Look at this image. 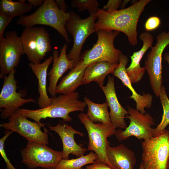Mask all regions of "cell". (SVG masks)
Returning <instances> with one entry per match:
<instances>
[{"label": "cell", "instance_id": "1", "mask_svg": "<svg viewBox=\"0 0 169 169\" xmlns=\"http://www.w3.org/2000/svg\"><path fill=\"white\" fill-rule=\"evenodd\" d=\"M150 0H140L128 7L113 11L99 8L96 13L95 32L99 30L122 32L128 38L129 44L135 46L138 43L137 27L140 16Z\"/></svg>", "mask_w": 169, "mask_h": 169}, {"label": "cell", "instance_id": "2", "mask_svg": "<svg viewBox=\"0 0 169 169\" xmlns=\"http://www.w3.org/2000/svg\"><path fill=\"white\" fill-rule=\"evenodd\" d=\"M79 98L77 92L67 95H60L51 97V104L45 108L34 110L22 108L19 110L27 118L38 123L42 119L48 118H60L64 122H69L72 120L69 115L70 113L84 111L86 106L84 101L79 100Z\"/></svg>", "mask_w": 169, "mask_h": 169}, {"label": "cell", "instance_id": "3", "mask_svg": "<svg viewBox=\"0 0 169 169\" xmlns=\"http://www.w3.org/2000/svg\"><path fill=\"white\" fill-rule=\"evenodd\" d=\"M69 16V12L65 13L59 9L55 0H45L34 12L28 15L20 16L16 23L25 28L37 25L51 27L56 30L67 42L69 43L70 40L65 27Z\"/></svg>", "mask_w": 169, "mask_h": 169}, {"label": "cell", "instance_id": "4", "mask_svg": "<svg viewBox=\"0 0 169 169\" xmlns=\"http://www.w3.org/2000/svg\"><path fill=\"white\" fill-rule=\"evenodd\" d=\"M95 32L98 36L96 43L90 49L86 50L80 55L76 66L87 68L90 65L100 62L118 64L122 53L115 48L114 41L120 32L105 30H99Z\"/></svg>", "mask_w": 169, "mask_h": 169}, {"label": "cell", "instance_id": "5", "mask_svg": "<svg viewBox=\"0 0 169 169\" xmlns=\"http://www.w3.org/2000/svg\"><path fill=\"white\" fill-rule=\"evenodd\" d=\"M78 117L88 134L87 150L94 152L97 156L96 162L104 163L112 169H117L110 161L106 152L107 148L110 146L107 138L115 134L116 128L112 125L94 123L84 113L79 114Z\"/></svg>", "mask_w": 169, "mask_h": 169}, {"label": "cell", "instance_id": "6", "mask_svg": "<svg viewBox=\"0 0 169 169\" xmlns=\"http://www.w3.org/2000/svg\"><path fill=\"white\" fill-rule=\"evenodd\" d=\"M142 163L145 169H168L169 134L166 129L142 142Z\"/></svg>", "mask_w": 169, "mask_h": 169}, {"label": "cell", "instance_id": "7", "mask_svg": "<svg viewBox=\"0 0 169 169\" xmlns=\"http://www.w3.org/2000/svg\"><path fill=\"white\" fill-rule=\"evenodd\" d=\"M69 13L65 27L73 37L74 41L73 47L67 56L69 59L73 60L74 67L79 61L82 47L86 40L95 32L94 25L96 14L90 15L87 18L82 19L73 11L69 12Z\"/></svg>", "mask_w": 169, "mask_h": 169}, {"label": "cell", "instance_id": "8", "mask_svg": "<svg viewBox=\"0 0 169 169\" xmlns=\"http://www.w3.org/2000/svg\"><path fill=\"white\" fill-rule=\"evenodd\" d=\"M20 153L22 162L30 169L38 167L54 169L63 159L62 151L54 150L45 144L31 141H28Z\"/></svg>", "mask_w": 169, "mask_h": 169}, {"label": "cell", "instance_id": "9", "mask_svg": "<svg viewBox=\"0 0 169 169\" xmlns=\"http://www.w3.org/2000/svg\"><path fill=\"white\" fill-rule=\"evenodd\" d=\"M20 38L25 54L30 62L40 63L52 50L49 33L42 27L25 28Z\"/></svg>", "mask_w": 169, "mask_h": 169}, {"label": "cell", "instance_id": "10", "mask_svg": "<svg viewBox=\"0 0 169 169\" xmlns=\"http://www.w3.org/2000/svg\"><path fill=\"white\" fill-rule=\"evenodd\" d=\"M156 45L151 48L144 63L149 76L150 84L153 93L159 97L162 83V60L163 53L169 45V31H163L156 37Z\"/></svg>", "mask_w": 169, "mask_h": 169}, {"label": "cell", "instance_id": "11", "mask_svg": "<svg viewBox=\"0 0 169 169\" xmlns=\"http://www.w3.org/2000/svg\"><path fill=\"white\" fill-rule=\"evenodd\" d=\"M129 115L125 118L130 120V124L125 130L119 129L115 134L117 140L121 141L134 136L141 140H147L154 137V119L149 113L142 114L136 109L127 106Z\"/></svg>", "mask_w": 169, "mask_h": 169}, {"label": "cell", "instance_id": "12", "mask_svg": "<svg viewBox=\"0 0 169 169\" xmlns=\"http://www.w3.org/2000/svg\"><path fill=\"white\" fill-rule=\"evenodd\" d=\"M19 109L8 118V122H3L0 126L18 133L28 141H35L46 145L49 144L48 131L41 129L46 124L32 122L28 120Z\"/></svg>", "mask_w": 169, "mask_h": 169}, {"label": "cell", "instance_id": "13", "mask_svg": "<svg viewBox=\"0 0 169 169\" xmlns=\"http://www.w3.org/2000/svg\"><path fill=\"white\" fill-rule=\"evenodd\" d=\"M25 54L20 37L17 32H7L0 41V78L8 74L18 65L22 55Z\"/></svg>", "mask_w": 169, "mask_h": 169}, {"label": "cell", "instance_id": "14", "mask_svg": "<svg viewBox=\"0 0 169 169\" xmlns=\"http://www.w3.org/2000/svg\"><path fill=\"white\" fill-rule=\"evenodd\" d=\"M16 70L14 69L8 75L4 76L3 83L0 94V108H3L0 114L4 119L9 117L24 104L35 102L29 98L23 99L22 94L18 92L17 82L14 78Z\"/></svg>", "mask_w": 169, "mask_h": 169}, {"label": "cell", "instance_id": "15", "mask_svg": "<svg viewBox=\"0 0 169 169\" xmlns=\"http://www.w3.org/2000/svg\"><path fill=\"white\" fill-rule=\"evenodd\" d=\"M48 126L50 131L57 133L61 139L63 146L62 151L63 159H69L70 154L79 157L84 155L88 150L86 148L83 147L82 144H78L74 139L75 134L83 137L84 136V133L76 130L71 125L59 121L55 126L49 125Z\"/></svg>", "mask_w": 169, "mask_h": 169}, {"label": "cell", "instance_id": "16", "mask_svg": "<svg viewBox=\"0 0 169 169\" xmlns=\"http://www.w3.org/2000/svg\"><path fill=\"white\" fill-rule=\"evenodd\" d=\"M100 87L105 95L106 101L110 109L109 115L112 125L115 128H126L127 125L125 118L129 113L118 100L115 90L114 77L109 75L106 85Z\"/></svg>", "mask_w": 169, "mask_h": 169}, {"label": "cell", "instance_id": "17", "mask_svg": "<svg viewBox=\"0 0 169 169\" xmlns=\"http://www.w3.org/2000/svg\"><path fill=\"white\" fill-rule=\"evenodd\" d=\"M67 44L65 43L61 49L59 55L56 49H54L53 52V65L48 74L49 83L47 90L51 97L56 96V90L59 79L68 70H71L74 68L73 60L67 57Z\"/></svg>", "mask_w": 169, "mask_h": 169}, {"label": "cell", "instance_id": "18", "mask_svg": "<svg viewBox=\"0 0 169 169\" xmlns=\"http://www.w3.org/2000/svg\"><path fill=\"white\" fill-rule=\"evenodd\" d=\"M128 61V57L122 54L119 58L118 65L114 71L113 75L120 79L123 84L131 91L132 95L130 98L136 102V109L141 113L145 114V108L149 109L151 106L153 97L148 93L141 95L134 90L126 72V67Z\"/></svg>", "mask_w": 169, "mask_h": 169}, {"label": "cell", "instance_id": "19", "mask_svg": "<svg viewBox=\"0 0 169 169\" xmlns=\"http://www.w3.org/2000/svg\"><path fill=\"white\" fill-rule=\"evenodd\" d=\"M139 38L143 42L142 46L140 50L134 52L130 56L131 64L126 68V73L131 84L138 83L142 79L146 70L144 67H141L140 61L146 51L151 47L153 43V35L147 31L142 33Z\"/></svg>", "mask_w": 169, "mask_h": 169}, {"label": "cell", "instance_id": "20", "mask_svg": "<svg viewBox=\"0 0 169 169\" xmlns=\"http://www.w3.org/2000/svg\"><path fill=\"white\" fill-rule=\"evenodd\" d=\"M53 56H50L43 63L34 64L30 62L28 64L38 80V91L39 94L38 103L40 108L49 106L51 100L47 93L46 89L47 77L48 68L53 61Z\"/></svg>", "mask_w": 169, "mask_h": 169}, {"label": "cell", "instance_id": "21", "mask_svg": "<svg viewBox=\"0 0 169 169\" xmlns=\"http://www.w3.org/2000/svg\"><path fill=\"white\" fill-rule=\"evenodd\" d=\"M106 152L110 161L117 169H134L136 161L135 153L124 144L109 146Z\"/></svg>", "mask_w": 169, "mask_h": 169}, {"label": "cell", "instance_id": "22", "mask_svg": "<svg viewBox=\"0 0 169 169\" xmlns=\"http://www.w3.org/2000/svg\"><path fill=\"white\" fill-rule=\"evenodd\" d=\"M118 64L100 62L89 65L86 69L83 77L84 84L94 81L100 86H103L105 78L109 74L114 73Z\"/></svg>", "mask_w": 169, "mask_h": 169}, {"label": "cell", "instance_id": "23", "mask_svg": "<svg viewBox=\"0 0 169 169\" xmlns=\"http://www.w3.org/2000/svg\"><path fill=\"white\" fill-rule=\"evenodd\" d=\"M87 68L75 66L62 77L57 84L56 94L67 95L72 93L80 86L84 84L83 77Z\"/></svg>", "mask_w": 169, "mask_h": 169}, {"label": "cell", "instance_id": "24", "mask_svg": "<svg viewBox=\"0 0 169 169\" xmlns=\"http://www.w3.org/2000/svg\"><path fill=\"white\" fill-rule=\"evenodd\" d=\"M84 100L88 106L86 115L91 121L95 123L112 125L106 101L102 104H97L87 97H84Z\"/></svg>", "mask_w": 169, "mask_h": 169}, {"label": "cell", "instance_id": "25", "mask_svg": "<svg viewBox=\"0 0 169 169\" xmlns=\"http://www.w3.org/2000/svg\"><path fill=\"white\" fill-rule=\"evenodd\" d=\"M25 2V0H19L16 2L11 0H1L0 13L12 18L23 16L32 9V5Z\"/></svg>", "mask_w": 169, "mask_h": 169}, {"label": "cell", "instance_id": "26", "mask_svg": "<svg viewBox=\"0 0 169 169\" xmlns=\"http://www.w3.org/2000/svg\"><path fill=\"white\" fill-rule=\"evenodd\" d=\"M97 159L96 153L92 151L86 155L76 158L62 159L54 169H81L86 165L95 162Z\"/></svg>", "mask_w": 169, "mask_h": 169}, {"label": "cell", "instance_id": "27", "mask_svg": "<svg viewBox=\"0 0 169 169\" xmlns=\"http://www.w3.org/2000/svg\"><path fill=\"white\" fill-rule=\"evenodd\" d=\"M159 97L163 109V114L161 122L154 128V137L157 136L169 125V99L165 87L161 88Z\"/></svg>", "mask_w": 169, "mask_h": 169}, {"label": "cell", "instance_id": "28", "mask_svg": "<svg viewBox=\"0 0 169 169\" xmlns=\"http://www.w3.org/2000/svg\"><path fill=\"white\" fill-rule=\"evenodd\" d=\"M99 4L96 0H72L71 2L73 8H77L79 12L87 10L90 15L97 13Z\"/></svg>", "mask_w": 169, "mask_h": 169}, {"label": "cell", "instance_id": "29", "mask_svg": "<svg viewBox=\"0 0 169 169\" xmlns=\"http://www.w3.org/2000/svg\"><path fill=\"white\" fill-rule=\"evenodd\" d=\"M13 132V131H11L6 130L4 132L5 135L0 139V153L6 164L7 169H16L8 158L4 150L5 141Z\"/></svg>", "mask_w": 169, "mask_h": 169}, {"label": "cell", "instance_id": "30", "mask_svg": "<svg viewBox=\"0 0 169 169\" xmlns=\"http://www.w3.org/2000/svg\"><path fill=\"white\" fill-rule=\"evenodd\" d=\"M161 23V19L159 17L156 16H151L146 21L145 28L146 31H152L158 28Z\"/></svg>", "mask_w": 169, "mask_h": 169}, {"label": "cell", "instance_id": "31", "mask_svg": "<svg viewBox=\"0 0 169 169\" xmlns=\"http://www.w3.org/2000/svg\"><path fill=\"white\" fill-rule=\"evenodd\" d=\"M12 18L0 13V41L4 38V31L11 22Z\"/></svg>", "mask_w": 169, "mask_h": 169}, {"label": "cell", "instance_id": "32", "mask_svg": "<svg viewBox=\"0 0 169 169\" xmlns=\"http://www.w3.org/2000/svg\"><path fill=\"white\" fill-rule=\"evenodd\" d=\"M122 1L121 0H109L102 9L106 11H113L118 10L120 6Z\"/></svg>", "mask_w": 169, "mask_h": 169}, {"label": "cell", "instance_id": "33", "mask_svg": "<svg viewBox=\"0 0 169 169\" xmlns=\"http://www.w3.org/2000/svg\"><path fill=\"white\" fill-rule=\"evenodd\" d=\"M85 169H112L105 163L95 162L86 166Z\"/></svg>", "mask_w": 169, "mask_h": 169}, {"label": "cell", "instance_id": "34", "mask_svg": "<svg viewBox=\"0 0 169 169\" xmlns=\"http://www.w3.org/2000/svg\"><path fill=\"white\" fill-rule=\"evenodd\" d=\"M55 2L59 9L64 12L67 13L68 6L64 0H55Z\"/></svg>", "mask_w": 169, "mask_h": 169}, {"label": "cell", "instance_id": "35", "mask_svg": "<svg viewBox=\"0 0 169 169\" xmlns=\"http://www.w3.org/2000/svg\"><path fill=\"white\" fill-rule=\"evenodd\" d=\"M28 1L33 7H36L41 6L44 2L45 0H28Z\"/></svg>", "mask_w": 169, "mask_h": 169}, {"label": "cell", "instance_id": "36", "mask_svg": "<svg viewBox=\"0 0 169 169\" xmlns=\"http://www.w3.org/2000/svg\"><path fill=\"white\" fill-rule=\"evenodd\" d=\"M163 59L168 63L169 65V51L164 54Z\"/></svg>", "mask_w": 169, "mask_h": 169}, {"label": "cell", "instance_id": "37", "mask_svg": "<svg viewBox=\"0 0 169 169\" xmlns=\"http://www.w3.org/2000/svg\"><path fill=\"white\" fill-rule=\"evenodd\" d=\"M130 1L128 0H125L122 1V4L120 6L121 9H124L126 4Z\"/></svg>", "mask_w": 169, "mask_h": 169}, {"label": "cell", "instance_id": "38", "mask_svg": "<svg viewBox=\"0 0 169 169\" xmlns=\"http://www.w3.org/2000/svg\"><path fill=\"white\" fill-rule=\"evenodd\" d=\"M139 169H145L142 161L141 162L140 164Z\"/></svg>", "mask_w": 169, "mask_h": 169}, {"label": "cell", "instance_id": "39", "mask_svg": "<svg viewBox=\"0 0 169 169\" xmlns=\"http://www.w3.org/2000/svg\"><path fill=\"white\" fill-rule=\"evenodd\" d=\"M168 133H169V126L168 127ZM168 169H169V161L168 163Z\"/></svg>", "mask_w": 169, "mask_h": 169}, {"label": "cell", "instance_id": "40", "mask_svg": "<svg viewBox=\"0 0 169 169\" xmlns=\"http://www.w3.org/2000/svg\"><path fill=\"white\" fill-rule=\"evenodd\" d=\"M37 169H44L40 168H37ZM81 169H85V168H82Z\"/></svg>", "mask_w": 169, "mask_h": 169}]
</instances>
